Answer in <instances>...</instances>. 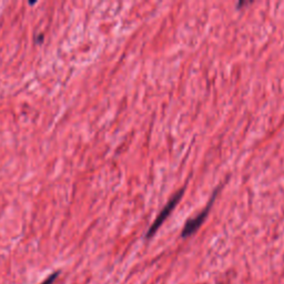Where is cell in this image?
Here are the masks:
<instances>
[{"mask_svg":"<svg viewBox=\"0 0 284 284\" xmlns=\"http://www.w3.org/2000/svg\"><path fill=\"white\" fill-rule=\"evenodd\" d=\"M184 193H185V188L180 189L179 191H176L172 195V198L169 200V202L165 205V208H163V209L161 210V212L158 214V217L153 221V223L151 224V226L149 228L147 235H146L147 239L152 238L156 235V232L159 230V228L162 225V223L168 219V217L170 216V213L173 211V209L176 206V204L179 203V201L181 200V198L184 197Z\"/></svg>","mask_w":284,"mask_h":284,"instance_id":"6da1fadb","label":"cell"},{"mask_svg":"<svg viewBox=\"0 0 284 284\" xmlns=\"http://www.w3.org/2000/svg\"><path fill=\"white\" fill-rule=\"evenodd\" d=\"M60 275V271H56L53 274H50L45 281H42L40 284H54L56 280L58 279V276Z\"/></svg>","mask_w":284,"mask_h":284,"instance_id":"3957f363","label":"cell"},{"mask_svg":"<svg viewBox=\"0 0 284 284\" xmlns=\"http://www.w3.org/2000/svg\"><path fill=\"white\" fill-rule=\"evenodd\" d=\"M220 189H221V187H219V189H217V190L213 192L210 201L208 202V204H206V206L204 208L203 210H202L200 213H198L195 217L189 219L187 221L185 226H184V229H182V232H181V237L182 238H188V237L194 235V233L199 230L200 226L203 224V222H204L206 217H208V214H209V212L211 210L213 202H214V200H216V198H217V194L220 191Z\"/></svg>","mask_w":284,"mask_h":284,"instance_id":"7a4b0ae2","label":"cell"}]
</instances>
